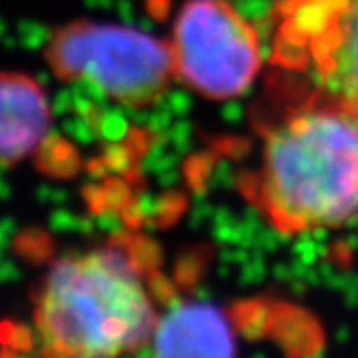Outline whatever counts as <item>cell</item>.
Returning <instances> with one entry per match:
<instances>
[{
    "mask_svg": "<svg viewBox=\"0 0 358 358\" xmlns=\"http://www.w3.org/2000/svg\"><path fill=\"white\" fill-rule=\"evenodd\" d=\"M279 84L287 106L263 126L247 197L282 233L358 223V115L299 80Z\"/></svg>",
    "mask_w": 358,
    "mask_h": 358,
    "instance_id": "obj_1",
    "label": "cell"
},
{
    "mask_svg": "<svg viewBox=\"0 0 358 358\" xmlns=\"http://www.w3.org/2000/svg\"><path fill=\"white\" fill-rule=\"evenodd\" d=\"M157 320L148 273L120 243L56 261L34 308L46 357L131 355L152 343Z\"/></svg>",
    "mask_w": 358,
    "mask_h": 358,
    "instance_id": "obj_2",
    "label": "cell"
},
{
    "mask_svg": "<svg viewBox=\"0 0 358 358\" xmlns=\"http://www.w3.org/2000/svg\"><path fill=\"white\" fill-rule=\"evenodd\" d=\"M46 62L64 82H90L110 100L145 108L176 78L171 44L126 24L78 20L54 30Z\"/></svg>",
    "mask_w": 358,
    "mask_h": 358,
    "instance_id": "obj_3",
    "label": "cell"
},
{
    "mask_svg": "<svg viewBox=\"0 0 358 358\" xmlns=\"http://www.w3.org/2000/svg\"><path fill=\"white\" fill-rule=\"evenodd\" d=\"M271 64L358 115V0H279Z\"/></svg>",
    "mask_w": 358,
    "mask_h": 358,
    "instance_id": "obj_4",
    "label": "cell"
},
{
    "mask_svg": "<svg viewBox=\"0 0 358 358\" xmlns=\"http://www.w3.org/2000/svg\"><path fill=\"white\" fill-rule=\"evenodd\" d=\"M169 44L176 78L207 98L243 94L261 68L257 32L227 0H187Z\"/></svg>",
    "mask_w": 358,
    "mask_h": 358,
    "instance_id": "obj_5",
    "label": "cell"
},
{
    "mask_svg": "<svg viewBox=\"0 0 358 358\" xmlns=\"http://www.w3.org/2000/svg\"><path fill=\"white\" fill-rule=\"evenodd\" d=\"M50 126V102L38 82L20 72H0V169L34 154Z\"/></svg>",
    "mask_w": 358,
    "mask_h": 358,
    "instance_id": "obj_6",
    "label": "cell"
},
{
    "mask_svg": "<svg viewBox=\"0 0 358 358\" xmlns=\"http://www.w3.org/2000/svg\"><path fill=\"white\" fill-rule=\"evenodd\" d=\"M152 343L162 357H229L235 350L227 317L203 303H183L159 315Z\"/></svg>",
    "mask_w": 358,
    "mask_h": 358,
    "instance_id": "obj_7",
    "label": "cell"
}]
</instances>
